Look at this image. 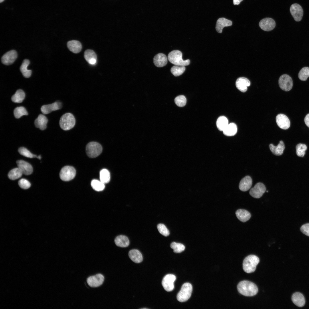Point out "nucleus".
I'll use <instances>...</instances> for the list:
<instances>
[{"label":"nucleus","mask_w":309,"mask_h":309,"mask_svg":"<svg viewBox=\"0 0 309 309\" xmlns=\"http://www.w3.org/2000/svg\"><path fill=\"white\" fill-rule=\"evenodd\" d=\"M238 292L241 294L247 296H252L258 292L257 286L253 282L247 280L240 282L237 286Z\"/></svg>","instance_id":"nucleus-1"},{"label":"nucleus","mask_w":309,"mask_h":309,"mask_svg":"<svg viewBox=\"0 0 309 309\" xmlns=\"http://www.w3.org/2000/svg\"><path fill=\"white\" fill-rule=\"evenodd\" d=\"M259 262V259L257 256L254 255H249L243 260V269L245 272L247 273L253 272L255 270L256 266Z\"/></svg>","instance_id":"nucleus-2"},{"label":"nucleus","mask_w":309,"mask_h":309,"mask_svg":"<svg viewBox=\"0 0 309 309\" xmlns=\"http://www.w3.org/2000/svg\"><path fill=\"white\" fill-rule=\"evenodd\" d=\"M182 56V53L180 51L174 50L169 54L168 59L171 63L176 66H185L189 65L190 63L189 60H184Z\"/></svg>","instance_id":"nucleus-3"},{"label":"nucleus","mask_w":309,"mask_h":309,"mask_svg":"<svg viewBox=\"0 0 309 309\" xmlns=\"http://www.w3.org/2000/svg\"><path fill=\"white\" fill-rule=\"evenodd\" d=\"M76 120L71 113H68L63 114L60 118L59 124L61 128L64 130H70L75 125Z\"/></svg>","instance_id":"nucleus-4"},{"label":"nucleus","mask_w":309,"mask_h":309,"mask_svg":"<svg viewBox=\"0 0 309 309\" xmlns=\"http://www.w3.org/2000/svg\"><path fill=\"white\" fill-rule=\"evenodd\" d=\"M192 290V286L191 284L189 283L184 284L177 294V300L181 302L187 300L191 296Z\"/></svg>","instance_id":"nucleus-5"},{"label":"nucleus","mask_w":309,"mask_h":309,"mask_svg":"<svg viewBox=\"0 0 309 309\" xmlns=\"http://www.w3.org/2000/svg\"><path fill=\"white\" fill-rule=\"evenodd\" d=\"M102 147L99 143L91 142L87 145L86 152L88 156L90 158H95L99 156L102 151Z\"/></svg>","instance_id":"nucleus-6"},{"label":"nucleus","mask_w":309,"mask_h":309,"mask_svg":"<svg viewBox=\"0 0 309 309\" xmlns=\"http://www.w3.org/2000/svg\"><path fill=\"white\" fill-rule=\"evenodd\" d=\"M76 174V171L74 167L66 166L61 169L60 176L61 179L64 181H68L73 179Z\"/></svg>","instance_id":"nucleus-7"},{"label":"nucleus","mask_w":309,"mask_h":309,"mask_svg":"<svg viewBox=\"0 0 309 309\" xmlns=\"http://www.w3.org/2000/svg\"><path fill=\"white\" fill-rule=\"evenodd\" d=\"M278 83L280 88L283 90L288 91L293 86V81L291 78L288 75L284 74L280 77Z\"/></svg>","instance_id":"nucleus-8"},{"label":"nucleus","mask_w":309,"mask_h":309,"mask_svg":"<svg viewBox=\"0 0 309 309\" xmlns=\"http://www.w3.org/2000/svg\"><path fill=\"white\" fill-rule=\"evenodd\" d=\"M176 279L175 275L172 274L166 275L163 278L162 282L164 289L167 291L173 290L174 288V283Z\"/></svg>","instance_id":"nucleus-9"},{"label":"nucleus","mask_w":309,"mask_h":309,"mask_svg":"<svg viewBox=\"0 0 309 309\" xmlns=\"http://www.w3.org/2000/svg\"><path fill=\"white\" fill-rule=\"evenodd\" d=\"M104 279V276L100 274H98L89 277L87 279V282L90 287L96 288L102 285Z\"/></svg>","instance_id":"nucleus-10"},{"label":"nucleus","mask_w":309,"mask_h":309,"mask_svg":"<svg viewBox=\"0 0 309 309\" xmlns=\"http://www.w3.org/2000/svg\"><path fill=\"white\" fill-rule=\"evenodd\" d=\"M290 12L294 20L300 21L303 15V10L301 6L297 3L292 4L290 8Z\"/></svg>","instance_id":"nucleus-11"},{"label":"nucleus","mask_w":309,"mask_h":309,"mask_svg":"<svg viewBox=\"0 0 309 309\" xmlns=\"http://www.w3.org/2000/svg\"><path fill=\"white\" fill-rule=\"evenodd\" d=\"M266 188L264 184L261 183L256 184L250 190V195L255 198H259L266 191Z\"/></svg>","instance_id":"nucleus-12"},{"label":"nucleus","mask_w":309,"mask_h":309,"mask_svg":"<svg viewBox=\"0 0 309 309\" xmlns=\"http://www.w3.org/2000/svg\"><path fill=\"white\" fill-rule=\"evenodd\" d=\"M259 25L263 30L270 31L274 29L276 26V23L273 19L270 18H266L260 21Z\"/></svg>","instance_id":"nucleus-13"},{"label":"nucleus","mask_w":309,"mask_h":309,"mask_svg":"<svg viewBox=\"0 0 309 309\" xmlns=\"http://www.w3.org/2000/svg\"><path fill=\"white\" fill-rule=\"evenodd\" d=\"M17 56V52L15 50H11L3 55L1 58V62L4 64L9 65L14 62Z\"/></svg>","instance_id":"nucleus-14"},{"label":"nucleus","mask_w":309,"mask_h":309,"mask_svg":"<svg viewBox=\"0 0 309 309\" xmlns=\"http://www.w3.org/2000/svg\"><path fill=\"white\" fill-rule=\"evenodd\" d=\"M276 121L277 125L282 129L286 130L290 127V120L285 114H278L276 117Z\"/></svg>","instance_id":"nucleus-15"},{"label":"nucleus","mask_w":309,"mask_h":309,"mask_svg":"<svg viewBox=\"0 0 309 309\" xmlns=\"http://www.w3.org/2000/svg\"><path fill=\"white\" fill-rule=\"evenodd\" d=\"M62 107V103L59 101L52 104L42 106L41 110L43 114H47L52 112L59 110Z\"/></svg>","instance_id":"nucleus-16"},{"label":"nucleus","mask_w":309,"mask_h":309,"mask_svg":"<svg viewBox=\"0 0 309 309\" xmlns=\"http://www.w3.org/2000/svg\"><path fill=\"white\" fill-rule=\"evenodd\" d=\"M16 163L18 167L23 174L25 175L31 174L33 172V168L29 163L23 160L17 161Z\"/></svg>","instance_id":"nucleus-17"},{"label":"nucleus","mask_w":309,"mask_h":309,"mask_svg":"<svg viewBox=\"0 0 309 309\" xmlns=\"http://www.w3.org/2000/svg\"><path fill=\"white\" fill-rule=\"evenodd\" d=\"M250 85L249 80L247 78L244 77H241L238 78L235 82V85L237 88L240 91L244 92L247 90V87Z\"/></svg>","instance_id":"nucleus-18"},{"label":"nucleus","mask_w":309,"mask_h":309,"mask_svg":"<svg viewBox=\"0 0 309 309\" xmlns=\"http://www.w3.org/2000/svg\"><path fill=\"white\" fill-rule=\"evenodd\" d=\"M153 62L155 66L157 67H163L167 64V57L166 55L163 54H158L154 56Z\"/></svg>","instance_id":"nucleus-19"},{"label":"nucleus","mask_w":309,"mask_h":309,"mask_svg":"<svg viewBox=\"0 0 309 309\" xmlns=\"http://www.w3.org/2000/svg\"><path fill=\"white\" fill-rule=\"evenodd\" d=\"M232 24V22L231 20L223 17L220 18L217 21L216 29L218 33H221L224 27L231 26Z\"/></svg>","instance_id":"nucleus-20"},{"label":"nucleus","mask_w":309,"mask_h":309,"mask_svg":"<svg viewBox=\"0 0 309 309\" xmlns=\"http://www.w3.org/2000/svg\"><path fill=\"white\" fill-rule=\"evenodd\" d=\"M47 122L48 119L47 117L43 114H40L35 120L34 124L37 128L43 130L46 128Z\"/></svg>","instance_id":"nucleus-21"},{"label":"nucleus","mask_w":309,"mask_h":309,"mask_svg":"<svg viewBox=\"0 0 309 309\" xmlns=\"http://www.w3.org/2000/svg\"><path fill=\"white\" fill-rule=\"evenodd\" d=\"M252 184L251 178L249 176H247L240 181L239 185V188L242 191H246L251 188Z\"/></svg>","instance_id":"nucleus-22"},{"label":"nucleus","mask_w":309,"mask_h":309,"mask_svg":"<svg viewBox=\"0 0 309 309\" xmlns=\"http://www.w3.org/2000/svg\"><path fill=\"white\" fill-rule=\"evenodd\" d=\"M67 46L71 51L76 54L79 53L82 48L81 43L77 40H73L68 41L67 43Z\"/></svg>","instance_id":"nucleus-23"},{"label":"nucleus","mask_w":309,"mask_h":309,"mask_svg":"<svg viewBox=\"0 0 309 309\" xmlns=\"http://www.w3.org/2000/svg\"><path fill=\"white\" fill-rule=\"evenodd\" d=\"M269 148L273 154L276 156H279L283 153L285 149V145L283 141L281 140L276 146L272 144H270Z\"/></svg>","instance_id":"nucleus-24"},{"label":"nucleus","mask_w":309,"mask_h":309,"mask_svg":"<svg viewBox=\"0 0 309 309\" xmlns=\"http://www.w3.org/2000/svg\"><path fill=\"white\" fill-rule=\"evenodd\" d=\"M84 57L86 61L91 65L95 64L97 61V56L93 50L88 49L84 53Z\"/></svg>","instance_id":"nucleus-25"},{"label":"nucleus","mask_w":309,"mask_h":309,"mask_svg":"<svg viewBox=\"0 0 309 309\" xmlns=\"http://www.w3.org/2000/svg\"><path fill=\"white\" fill-rule=\"evenodd\" d=\"M292 300L293 303L299 307L303 306L305 304V301L303 295L301 293L296 292L292 296Z\"/></svg>","instance_id":"nucleus-26"},{"label":"nucleus","mask_w":309,"mask_h":309,"mask_svg":"<svg viewBox=\"0 0 309 309\" xmlns=\"http://www.w3.org/2000/svg\"><path fill=\"white\" fill-rule=\"evenodd\" d=\"M235 214L238 219L243 222L248 220L251 217L250 213L245 209H238L236 211Z\"/></svg>","instance_id":"nucleus-27"},{"label":"nucleus","mask_w":309,"mask_h":309,"mask_svg":"<svg viewBox=\"0 0 309 309\" xmlns=\"http://www.w3.org/2000/svg\"><path fill=\"white\" fill-rule=\"evenodd\" d=\"M128 255L130 259L136 263H139L142 260V255L138 250L133 249L129 252Z\"/></svg>","instance_id":"nucleus-28"},{"label":"nucleus","mask_w":309,"mask_h":309,"mask_svg":"<svg viewBox=\"0 0 309 309\" xmlns=\"http://www.w3.org/2000/svg\"><path fill=\"white\" fill-rule=\"evenodd\" d=\"M222 131L226 136H233L236 134L237 132V125L234 123L229 124Z\"/></svg>","instance_id":"nucleus-29"},{"label":"nucleus","mask_w":309,"mask_h":309,"mask_svg":"<svg viewBox=\"0 0 309 309\" xmlns=\"http://www.w3.org/2000/svg\"><path fill=\"white\" fill-rule=\"evenodd\" d=\"M115 243L118 246L126 247L129 244L128 238L126 236L120 235L117 236L115 239Z\"/></svg>","instance_id":"nucleus-30"},{"label":"nucleus","mask_w":309,"mask_h":309,"mask_svg":"<svg viewBox=\"0 0 309 309\" xmlns=\"http://www.w3.org/2000/svg\"><path fill=\"white\" fill-rule=\"evenodd\" d=\"M30 62L27 59L24 60L20 67V71L24 77L29 78L30 77L32 71L27 69V67L29 64Z\"/></svg>","instance_id":"nucleus-31"},{"label":"nucleus","mask_w":309,"mask_h":309,"mask_svg":"<svg viewBox=\"0 0 309 309\" xmlns=\"http://www.w3.org/2000/svg\"><path fill=\"white\" fill-rule=\"evenodd\" d=\"M25 97L24 92L21 89L17 90L15 93L12 96L11 99L13 102L21 103L22 102Z\"/></svg>","instance_id":"nucleus-32"},{"label":"nucleus","mask_w":309,"mask_h":309,"mask_svg":"<svg viewBox=\"0 0 309 309\" xmlns=\"http://www.w3.org/2000/svg\"><path fill=\"white\" fill-rule=\"evenodd\" d=\"M228 124L227 118L224 116L219 117L217 119L216 123L217 128L221 131H223Z\"/></svg>","instance_id":"nucleus-33"},{"label":"nucleus","mask_w":309,"mask_h":309,"mask_svg":"<svg viewBox=\"0 0 309 309\" xmlns=\"http://www.w3.org/2000/svg\"><path fill=\"white\" fill-rule=\"evenodd\" d=\"M23 173L18 168L13 169L10 170L8 174L9 179L11 180H15L21 177Z\"/></svg>","instance_id":"nucleus-34"},{"label":"nucleus","mask_w":309,"mask_h":309,"mask_svg":"<svg viewBox=\"0 0 309 309\" xmlns=\"http://www.w3.org/2000/svg\"><path fill=\"white\" fill-rule=\"evenodd\" d=\"M100 181L104 184L108 183L110 180V174L108 170L102 169L100 173Z\"/></svg>","instance_id":"nucleus-35"},{"label":"nucleus","mask_w":309,"mask_h":309,"mask_svg":"<svg viewBox=\"0 0 309 309\" xmlns=\"http://www.w3.org/2000/svg\"><path fill=\"white\" fill-rule=\"evenodd\" d=\"M13 114L15 117L16 118H19L23 115H27L28 114L26 109L23 106L18 107L15 108Z\"/></svg>","instance_id":"nucleus-36"},{"label":"nucleus","mask_w":309,"mask_h":309,"mask_svg":"<svg viewBox=\"0 0 309 309\" xmlns=\"http://www.w3.org/2000/svg\"><path fill=\"white\" fill-rule=\"evenodd\" d=\"M185 68L184 66H174L171 69L172 74L175 76H178L182 74L185 72Z\"/></svg>","instance_id":"nucleus-37"},{"label":"nucleus","mask_w":309,"mask_h":309,"mask_svg":"<svg viewBox=\"0 0 309 309\" xmlns=\"http://www.w3.org/2000/svg\"><path fill=\"white\" fill-rule=\"evenodd\" d=\"M91 185L93 189L97 191H102L105 188L104 183L101 181L96 179H94L92 181Z\"/></svg>","instance_id":"nucleus-38"},{"label":"nucleus","mask_w":309,"mask_h":309,"mask_svg":"<svg viewBox=\"0 0 309 309\" xmlns=\"http://www.w3.org/2000/svg\"><path fill=\"white\" fill-rule=\"evenodd\" d=\"M298 77L301 80L306 81L309 77V67H305L302 68L299 72Z\"/></svg>","instance_id":"nucleus-39"},{"label":"nucleus","mask_w":309,"mask_h":309,"mask_svg":"<svg viewBox=\"0 0 309 309\" xmlns=\"http://www.w3.org/2000/svg\"><path fill=\"white\" fill-rule=\"evenodd\" d=\"M307 149V147L305 144L301 143L298 144L296 146L297 155L299 157H303L305 154V152Z\"/></svg>","instance_id":"nucleus-40"},{"label":"nucleus","mask_w":309,"mask_h":309,"mask_svg":"<svg viewBox=\"0 0 309 309\" xmlns=\"http://www.w3.org/2000/svg\"><path fill=\"white\" fill-rule=\"evenodd\" d=\"M170 247L173 249L174 252L176 253L182 252L185 248V247L183 244L175 242L172 243L170 245Z\"/></svg>","instance_id":"nucleus-41"},{"label":"nucleus","mask_w":309,"mask_h":309,"mask_svg":"<svg viewBox=\"0 0 309 309\" xmlns=\"http://www.w3.org/2000/svg\"><path fill=\"white\" fill-rule=\"evenodd\" d=\"M18 152L21 155L29 158L37 157V155L32 154L25 148L21 147L19 148Z\"/></svg>","instance_id":"nucleus-42"},{"label":"nucleus","mask_w":309,"mask_h":309,"mask_svg":"<svg viewBox=\"0 0 309 309\" xmlns=\"http://www.w3.org/2000/svg\"><path fill=\"white\" fill-rule=\"evenodd\" d=\"M175 102L178 106L182 107L186 105L187 100L184 96L180 95L175 98Z\"/></svg>","instance_id":"nucleus-43"},{"label":"nucleus","mask_w":309,"mask_h":309,"mask_svg":"<svg viewBox=\"0 0 309 309\" xmlns=\"http://www.w3.org/2000/svg\"><path fill=\"white\" fill-rule=\"evenodd\" d=\"M157 227L159 232L163 235L166 237L169 235V231L164 224H159Z\"/></svg>","instance_id":"nucleus-44"},{"label":"nucleus","mask_w":309,"mask_h":309,"mask_svg":"<svg viewBox=\"0 0 309 309\" xmlns=\"http://www.w3.org/2000/svg\"><path fill=\"white\" fill-rule=\"evenodd\" d=\"M19 187L23 189H27L31 186L30 183L27 179H21L18 182Z\"/></svg>","instance_id":"nucleus-45"},{"label":"nucleus","mask_w":309,"mask_h":309,"mask_svg":"<svg viewBox=\"0 0 309 309\" xmlns=\"http://www.w3.org/2000/svg\"><path fill=\"white\" fill-rule=\"evenodd\" d=\"M300 229L304 234L309 236V223L303 225L301 227Z\"/></svg>","instance_id":"nucleus-46"},{"label":"nucleus","mask_w":309,"mask_h":309,"mask_svg":"<svg viewBox=\"0 0 309 309\" xmlns=\"http://www.w3.org/2000/svg\"><path fill=\"white\" fill-rule=\"evenodd\" d=\"M304 121L306 125L309 128V114L306 115L304 118Z\"/></svg>","instance_id":"nucleus-47"},{"label":"nucleus","mask_w":309,"mask_h":309,"mask_svg":"<svg viewBox=\"0 0 309 309\" xmlns=\"http://www.w3.org/2000/svg\"><path fill=\"white\" fill-rule=\"evenodd\" d=\"M243 0H233V3L234 5H238Z\"/></svg>","instance_id":"nucleus-48"},{"label":"nucleus","mask_w":309,"mask_h":309,"mask_svg":"<svg viewBox=\"0 0 309 309\" xmlns=\"http://www.w3.org/2000/svg\"><path fill=\"white\" fill-rule=\"evenodd\" d=\"M37 158L39 159H41V156L40 155H39L37 157Z\"/></svg>","instance_id":"nucleus-49"},{"label":"nucleus","mask_w":309,"mask_h":309,"mask_svg":"<svg viewBox=\"0 0 309 309\" xmlns=\"http://www.w3.org/2000/svg\"><path fill=\"white\" fill-rule=\"evenodd\" d=\"M4 0H0V3H1L3 2Z\"/></svg>","instance_id":"nucleus-50"},{"label":"nucleus","mask_w":309,"mask_h":309,"mask_svg":"<svg viewBox=\"0 0 309 309\" xmlns=\"http://www.w3.org/2000/svg\"><path fill=\"white\" fill-rule=\"evenodd\" d=\"M141 309H148V308H141Z\"/></svg>","instance_id":"nucleus-51"}]
</instances>
